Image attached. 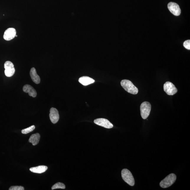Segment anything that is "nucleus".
Masks as SVG:
<instances>
[{
    "mask_svg": "<svg viewBox=\"0 0 190 190\" xmlns=\"http://www.w3.org/2000/svg\"><path fill=\"white\" fill-rule=\"evenodd\" d=\"M164 90L169 96H173L178 92V89L175 85L170 82L167 81L164 84Z\"/></svg>",
    "mask_w": 190,
    "mask_h": 190,
    "instance_id": "nucleus-5",
    "label": "nucleus"
},
{
    "mask_svg": "<svg viewBox=\"0 0 190 190\" xmlns=\"http://www.w3.org/2000/svg\"><path fill=\"white\" fill-rule=\"evenodd\" d=\"M23 91L25 93H28L29 96L35 98L37 96V92L33 87L29 85H26L23 87Z\"/></svg>",
    "mask_w": 190,
    "mask_h": 190,
    "instance_id": "nucleus-11",
    "label": "nucleus"
},
{
    "mask_svg": "<svg viewBox=\"0 0 190 190\" xmlns=\"http://www.w3.org/2000/svg\"><path fill=\"white\" fill-rule=\"evenodd\" d=\"M122 86L127 92L133 94H138V90L130 81L127 80H122L120 83Z\"/></svg>",
    "mask_w": 190,
    "mask_h": 190,
    "instance_id": "nucleus-1",
    "label": "nucleus"
},
{
    "mask_svg": "<svg viewBox=\"0 0 190 190\" xmlns=\"http://www.w3.org/2000/svg\"><path fill=\"white\" fill-rule=\"evenodd\" d=\"M151 110V105L148 102L142 103L140 107V114L144 119L147 118L149 116Z\"/></svg>",
    "mask_w": 190,
    "mask_h": 190,
    "instance_id": "nucleus-4",
    "label": "nucleus"
},
{
    "mask_svg": "<svg viewBox=\"0 0 190 190\" xmlns=\"http://www.w3.org/2000/svg\"><path fill=\"white\" fill-rule=\"evenodd\" d=\"M121 174L122 178L127 183L132 186L135 185L134 178L132 173L129 170L127 169L122 170Z\"/></svg>",
    "mask_w": 190,
    "mask_h": 190,
    "instance_id": "nucleus-3",
    "label": "nucleus"
},
{
    "mask_svg": "<svg viewBox=\"0 0 190 190\" xmlns=\"http://www.w3.org/2000/svg\"><path fill=\"white\" fill-rule=\"evenodd\" d=\"M94 123L107 129L112 128L114 125L110 122L105 118H98L94 120Z\"/></svg>",
    "mask_w": 190,
    "mask_h": 190,
    "instance_id": "nucleus-8",
    "label": "nucleus"
},
{
    "mask_svg": "<svg viewBox=\"0 0 190 190\" xmlns=\"http://www.w3.org/2000/svg\"><path fill=\"white\" fill-rule=\"evenodd\" d=\"M176 179V175L174 173H171L160 182V186L163 189L169 187L174 183Z\"/></svg>",
    "mask_w": 190,
    "mask_h": 190,
    "instance_id": "nucleus-2",
    "label": "nucleus"
},
{
    "mask_svg": "<svg viewBox=\"0 0 190 190\" xmlns=\"http://www.w3.org/2000/svg\"><path fill=\"white\" fill-rule=\"evenodd\" d=\"M48 169V167L45 166H40L37 167L30 168V171L32 172L38 173H44Z\"/></svg>",
    "mask_w": 190,
    "mask_h": 190,
    "instance_id": "nucleus-14",
    "label": "nucleus"
},
{
    "mask_svg": "<svg viewBox=\"0 0 190 190\" xmlns=\"http://www.w3.org/2000/svg\"><path fill=\"white\" fill-rule=\"evenodd\" d=\"M184 46L185 48L190 50V40H188L185 41L184 43Z\"/></svg>",
    "mask_w": 190,
    "mask_h": 190,
    "instance_id": "nucleus-19",
    "label": "nucleus"
},
{
    "mask_svg": "<svg viewBox=\"0 0 190 190\" xmlns=\"http://www.w3.org/2000/svg\"><path fill=\"white\" fill-rule=\"evenodd\" d=\"M50 117L51 122L53 124H56L57 123L59 119V115L57 109L52 107L50 109Z\"/></svg>",
    "mask_w": 190,
    "mask_h": 190,
    "instance_id": "nucleus-10",
    "label": "nucleus"
},
{
    "mask_svg": "<svg viewBox=\"0 0 190 190\" xmlns=\"http://www.w3.org/2000/svg\"><path fill=\"white\" fill-rule=\"evenodd\" d=\"M30 74L31 78L34 83L37 84L40 83L41 81L40 77L37 74L35 68L33 67L31 69Z\"/></svg>",
    "mask_w": 190,
    "mask_h": 190,
    "instance_id": "nucleus-12",
    "label": "nucleus"
},
{
    "mask_svg": "<svg viewBox=\"0 0 190 190\" xmlns=\"http://www.w3.org/2000/svg\"><path fill=\"white\" fill-rule=\"evenodd\" d=\"M16 37H17V35H16Z\"/></svg>",
    "mask_w": 190,
    "mask_h": 190,
    "instance_id": "nucleus-20",
    "label": "nucleus"
},
{
    "mask_svg": "<svg viewBox=\"0 0 190 190\" xmlns=\"http://www.w3.org/2000/svg\"><path fill=\"white\" fill-rule=\"evenodd\" d=\"M78 81L84 86H87L94 83L95 80L89 77L83 76L79 78Z\"/></svg>",
    "mask_w": 190,
    "mask_h": 190,
    "instance_id": "nucleus-13",
    "label": "nucleus"
},
{
    "mask_svg": "<svg viewBox=\"0 0 190 190\" xmlns=\"http://www.w3.org/2000/svg\"><path fill=\"white\" fill-rule=\"evenodd\" d=\"M35 128V126L32 125L27 128L22 130V133L24 134H28V133L32 132Z\"/></svg>",
    "mask_w": 190,
    "mask_h": 190,
    "instance_id": "nucleus-17",
    "label": "nucleus"
},
{
    "mask_svg": "<svg viewBox=\"0 0 190 190\" xmlns=\"http://www.w3.org/2000/svg\"><path fill=\"white\" fill-rule=\"evenodd\" d=\"M5 74L8 77H10L14 75L15 72L14 65L12 62L7 61L4 63Z\"/></svg>",
    "mask_w": 190,
    "mask_h": 190,
    "instance_id": "nucleus-6",
    "label": "nucleus"
},
{
    "mask_svg": "<svg viewBox=\"0 0 190 190\" xmlns=\"http://www.w3.org/2000/svg\"><path fill=\"white\" fill-rule=\"evenodd\" d=\"M9 190H24V187L22 186H12L11 187Z\"/></svg>",
    "mask_w": 190,
    "mask_h": 190,
    "instance_id": "nucleus-18",
    "label": "nucleus"
},
{
    "mask_svg": "<svg viewBox=\"0 0 190 190\" xmlns=\"http://www.w3.org/2000/svg\"><path fill=\"white\" fill-rule=\"evenodd\" d=\"M16 34V29L14 28H8L5 31L3 38L6 41H10L15 37Z\"/></svg>",
    "mask_w": 190,
    "mask_h": 190,
    "instance_id": "nucleus-9",
    "label": "nucleus"
},
{
    "mask_svg": "<svg viewBox=\"0 0 190 190\" xmlns=\"http://www.w3.org/2000/svg\"><path fill=\"white\" fill-rule=\"evenodd\" d=\"M168 8L172 14L175 16H178L181 13L179 6L177 3L171 2L168 5Z\"/></svg>",
    "mask_w": 190,
    "mask_h": 190,
    "instance_id": "nucleus-7",
    "label": "nucleus"
},
{
    "mask_svg": "<svg viewBox=\"0 0 190 190\" xmlns=\"http://www.w3.org/2000/svg\"><path fill=\"white\" fill-rule=\"evenodd\" d=\"M40 138V135L39 133H36L33 134L29 138V141L31 142L33 145L35 146L38 143Z\"/></svg>",
    "mask_w": 190,
    "mask_h": 190,
    "instance_id": "nucleus-15",
    "label": "nucleus"
},
{
    "mask_svg": "<svg viewBox=\"0 0 190 190\" xmlns=\"http://www.w3.org/2000/svg\"><path fill=\"white\" fill-rule=\"evenodd\" d=\"M65 185L64 184L62 183L58 182L52 186V190L56 189H65Z\"/></svg>",
    "mask_w": 190,
    "mask_h": 190,
    "instance_id": "nucleus-16",
    "label": "nucleus"
}]
</instances>
